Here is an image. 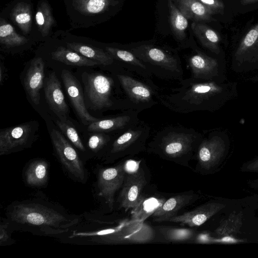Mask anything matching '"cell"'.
<instances>
[{
  "mask_svg": "<svg viewBox=\"0 0 258 258\" xmlns=\"http://www.w3.org/2000/svg\"><path fill=\"white\" fill-rule=\"evenodd\" d=\"M28 39L18 34L14 27L3 18L0 19V42L7 47H14L26 44Z\"/></svg>",
  "mask_w": 258,
  "mask_h": 258,
  "instance_id": "83f0119b",
  "label": "cell"
},
{
  "mask_svg": "<svg viewBox=\"0 0 258 258\" xmlns=\"http://www.w3.org/2000/svg\"><path fill=\"white\" fill-rule=\"evenodd\" d=\"M61 76L68 96L82 123L88 125L99 120L100 118L91 115L86 109L82 87L78 79L67 70H62Z\"/></svg>",
  "mask_w": 258,
  "mask_h": 258,
  "instance_id": "7c38bea8",
  "label": "cell"
},
{
  "mask_svg": "<svg viewBox=\"0 0 258 258\" xmlns=\"http://www.w3.org/2000/svg\"><path fill=\"white\" fill-rule=\"evenodd\" d=\"M165 201V199L164 198L143 197L138 204L132 209L131 219L140 222H144V221L152 216Z\"/></svg>",
  "mask_w": 258,
  "mask_h": 258,
  "instance_id": "d4e9b609",
  "label": "cell"
},
{
  "mask_svg": "<svg viewBox=\"0 0 258 258\" xmlns=\"http://www.w3.org/2000/svg\"><path fill=\"white\" fill-rule=\"evenodd\" d=\"M109 134L99 133L91 136L87 143L89 149L95 154L105 148H107L108 150L115 137L118 135L112 136Z\"/></svg>",
  "mask_w": 258,
  "mask_h": 258,
  "instance_id": "1f68e13d",
  "label": "cell"
},
{
  "mask_svg": "<svg viewBox=\"0 0 258 258\" xmlns=\"http://www.w3.org/2000/svg\"><path fill=\"white\" fill-rule=\"evenodd\" d=\"M168 6L171 29L176 37L179 40H182L186 36L185 31L188 24L187 19L175 5L172 0H168Z\"/></svg>",
  "mask_w": 258,
  "mask_h": 258,
  "instance_id": "4316f807",
  "label": "cell"
},
{
  "mask_svg": "<svg viewBox=\"0 0 258 258\" xmlns=\"http://www.w3.org/2000/svg\"><path fill=\"white\" fill-rule=\"evenodd\" d=\"M185 61L192 78L213 80L217 74L218 64L217 60L199 49H194L186 57Z\"/></svg>",
  "mask_w": 258,
  "mask_h": 258,
  "instance_id": "9a60e30c",
  "label": "cell"
},
{
  "mask_svg": "<svg viewBox=\"0 0 258 258\" xmlns=\"http://www.w3.org/2000/svg\"><path fill=\"white\" fill-rule=\"evenodd\" d=\"M35 20L39 31L43 36H47L52 27L54 20L49 4L41 1L38 5Z\"/></svg>",
  "mask_w": 258,
  "mask_h": 258,
  "instance_id": "f1b7e54d",
  "label": "cell"
},
{
  "mask_svg": "<svg viewBox=\"0 0 258 258\" xmlns=\"http://www.w3.org/2000/svg\"><path fill=\"white\" fill-rule=\"evenodd\" d=\"M125 172V161L114 166L100 168L98 171V196L104 199L111 210L113 207L115 194L123 183Z\"/></svg>",
  "mask_w": 258,
  "mask_h": 258,
  "instance_id": "30bf717a",
  "label": "cell"
},
{
  "mask_svg": "<svg viewBox=\"0 0 258 258\" xmlns=\"http://www.w3.org/2000/svg\"><path fill=\"white\" fill-rule=\"evenodd\" d=\"M146 184L145 172L140 166L135 171L125 172L118 199L120 207L124 208L125 212L134 208L143 198L142 192Z\"/></svg>",
  "mask_w": 258,
  "mask_h": 258,
  "instance_id": "8fae6325",
  "label": "cell"
},
{
  "mask_svg": "<svg viewBox=\"0 0 258 258\" xmlns=\"http://www.w3.org/2000/svg\"><path fill=\"white\" fill-rule=\"evenodd\" d=\"M258 2V0H241L240 2L242 5H247Z\"/></svg>",
  "mask_w": 258,
  "mask_h": 258,
  "instance_id": "d590c367",
  "label": "cell"
},
{
  "mask_svg": "<svg viewBox=\"0 0 258 258\" xmlns=\"http://www.w3.org/2000/svg\"><path fill=\"white\" fill-rule=\"evenodd\" d=\"M191 27L194 33L202 45L217 54L220 52L219 35L207 25L198 22H193Z\"/></svg>",
  "mask_w": 258,
  "mask_h": 258,
  "instance_id": "7402d4cb",
  "label": "cell"
},
{
  "mask_svg": "<svg viewBox=\"0 0 258 258\" xmlns=\"http://www.w3.org/2000/svg\"><path fill=\"white\" fill-rule=\"evenodd\" d=\"M198 198V195L192 191L170 198L152 215L153 221L160 222L164 219L175 216L181 209L192 204Z\"/></svg>",
  "mask_w": 258,
  "mask_h": 258,
  "instance_id": "ac0fdd59",
  "label": "cell"
},
{
  "mask_svg": "<svg viewBox=\"0 0 258 258\" xmlns=\"http://www.w3.org/2000/svg\"><path fill=\"white\" fill-rule=\"evenodd\" d=\"M90 237V241L104 243H144L154 237L152 228L144 222L126 219L115 227L93 232L76 233Z\"/></svg>",
  "mask_w": 258,
  "mask_h": 258,
  "instance_id": "5b68a950",
  "label": "cell"
},
{
  "mask_svg": "<svg viewBox=\"0 0 258 258\" xmlns=\"http://www.w3.org/2000/svg\"><path fill=\"white\" fill-rule=\"evenodd\" d=\"M67 47L100 65L113 67L117 64L114 58L102 49L77 42L67 43Z\"/></svg>",
  "mask_w": 258,
  "mask_h": 258,
  "instance_id": "44dd1931",
  "label": "cell"
},
{
  "mask_svg": "<svg viewBox=\"0 0 258 258\" xmlns=\"http://www.w3.org/2000/svg\"><path fill=\"white\" fill-rule=\"evenodd\" d=\"M49 167L48 162L43 159H35L30 161L24 171L26 184L32 187L45 185L48 179Z\"/></svg>",
  "mask_w": 258,
  "mask_h": 258,
  "instance_id": "ffe728a7",
  "label": "cell"
},
{
  "mask_svg": "<svg viewBox=\"0 0 258 258\" xmlns=\"http://www.w3.org/2000/svg\"><path fill=\"white\" fill-rule=\"evenodd\" d=\"M150 131L149 124L140 119L117 135L104 155V163H111L120 158L133 156L146 151V142Z\"/></svg>",
  "mask_w": 258,
  "mask_h": 258,
  "instance_id": "52a82bcc",
  "label": "cell"
},
{
  "mask_svg": "<svg viewBox=\"0 0 258 258\" xmlns=\"http://www.w3.org/2000/svg\"><path fill=\"white\" fill-rule=\"evenodd\" d=\"M13 230L56 236L68 233L79 218L38 200L16 201L8 206L6 218Z\"/></svg>",
  "mask_w": 258,
  "mask_h": 258,
  "instance_id": "6da1fadb",
  "label": "cell"
},
{
  "mask_svg": "<svg viewBox=\"0 0 258 258\" xmlns=\"http://www.w3.org/2000/svg\"><path fill=\"white\" fill-rule=\"evenodd\" d=\"M52 59L67 65L79 67H92L100 65L98 62L88 58L68 48L58 47L51 53Z\"/></svg>",
  "mask_w": 258,
  "mask_h": 258,
  "instance_id": "603a6c76",
  "label": "cell"
},
{
  "mask_svg": "<svg viewBox=\"0 0 258 258\" xmlns=\"http://www.w3.org/2000/svg\"><path fill=\"white\" fill-rule=\"evenodd\" d=\"M82 78L86 96L95 109H134L126 98L114 97L115 89L121 87L115 76L84 72Z\"/></svg>",
  "mask_w": 258,
  "mask_h": 258,
  "instance_id": "277c9868",
  "label": "cell"
},
{
  "mask_svg": "<svg viewBox=\"0 0 258 258\" xmlns=\"http://www.w3.org/2000/svg\"><path fill=\"white\" fill-rule=\"evenodd\" d=\"M177 8L187 19L198 22L216 21L214 13L199 0H174Z\"/></svg>",
  "mask_w": 258,
  "mask_h": 258,
  "instance_id": "d6986e66",
  "label": "cell"
},
{
  "mask_svg": "<svg viewBox=\"0 0 258 258\" xmlns=\"http://www.w3.org/2000/svg\"><path fill=\"white\" fill-rule=\"evenodd\" d=\"M45 85V96L51 110L61 121H66L69 108L66 102L60 83L54 72L47 78Z\"/></svg>",
  "mask_w": 258,
  "mask_h": 258,
  "instance_id": "2e32d148",
  "label": "cell"
},
{
  "mask_svg": "<svg viewBox=\"0 0 258 258\" xmlns=\"http://www.w3.org/2000/svg\"><path fill=\"white\" fill-rule=\"evenodd\" d=\"M8 221L6 219H2L0 225V245L8 246L14 243L15 241L12 238V231Z\"/></svg>",
  "mask_w": 258,
  "mask_h": 258,
  "instance_id": "836d02e7",
  "label": "cell"
},
{
  "mask_svg": "<svg viewBox=\"0 0 258 258\" xmlns=\"http://www.w3.org/2000/svg\"><path fill=\"white\" fill-rule=\"evenodd\" d=\"M258 54V23L242 38L236 52L238 56Z\"/></svg>",
  "mask_w": 258,
  "mask_h": 258,
  "instance_id": "f546056e",
  "label": "cell"
},
{
  "mask_svg": "<svg viewBox=\"0 0 258 258\" xmlns=\"http://www.w3.org/2000/svg\"><path fill=\"white\" fill-rule=\"evenodd\" d=\"M127 49L145 64L153 76L165 80L180 82L183 79L181 59L175 51L150 43L137 45Z\"/></svg>",
  "mask_w": 258,
  "mask_h": 258,
  "instance_id": "3957f363",
  "label": "cell"
},
{
  "mask_svg": "<svg viewBox=\"0 0 258 258\" xmlns=\"http://www.w3.org/2000/svg\"><path fill=\"white\" fill-rule=\"evenodd\" d=\"M44 62L41 57L33 59L30 63L24 79V88L35 105H38L40 100V90L43 86Z\"/></svg>",
  "mask_w": 258,
  "mask_h": 258,
  "instance_id": "e0dca14e",
  "label": "cell"
},
{
  "mask_svg": "<svg viewBox=\"0 0 258 258\" xmlns=\"http://www.w3.org/2000/svg\"><path fill=\"white\" fill-rule=\"evenodd\" d=\"M30 121L2 129L0 132V155H6L30 148L38 126Z\"/></svg>",
  "mask_w": 258,
  "mask_h": 258,
  "instance_id": "9c48e42d",
  "label": "cell"
},
{
  "mask_svg": "<svg viewBox=\"0 0 258 258\" xmlns=\"http://www.w3.org/2000/svg\"><path fill=\"white\" fill-rule=\"evenodd\" d=\"M56 124L61 132L78 149L83 152L86 151V148L77 131L74 127L69 123L68 120H57Z\"/></svg>",
  "mask_w": 258,
  "mask_h": 258,
  "instance_id": "d6a6232c",
  "label": "cell"
},
{
  "mask_svg": "<svg viewBox=\"0 0 258 258\" xmlns=\"http://www.w3.org/2000/svg\"><path fill=\"white\" fill-rule=\"evenodd\" d=\"M224 240H225V241H233V239H232L230 238H230H229V237H225V238L224 239Z\"/></svg>",
  "mask_w": 258,
  "mask_h": 258,
  "instance_id": "8d00e7d4",
  "label": "cell"
},
{
  "mask_svg": "<svg viewBox=\"0 0 258 258\" xmlns=\"http://www.w3.org/2000/svg\"><path fill=\"white\" fill-rule=\"evenodd\" d=\"M203 136L191 127L169 125L159 130L147 145L146 151L163 159L189 167Z\"/></svg>",
  "mask_w": 258,
  "mask_h": 258,
  "instance_id": "7a4b0ae2",
  "label": "cell"
},
{
  "mask_svg": "<svg viewBox=\"0 0 258 258\" xmlns=\"http://www.w3.org/2000/svg\"><path fill=\"white\" fill-rule=\"evenodd\" d=\"M112 0H73L74 10L81 16L93 17L105 12Z\"/></svg>",
  "mask_w": 258,
  "mask_h": 258,
  "instance_id": "cb8c5ba5",
  "label": "cell"
},
{
  "mask_svg": "<svg viewBox=\"0 0 258 258\" xmlns=\"http://www.w3.org/2000/svg\"><path fill=\"white\" fill-rule=\"evenodd\" d=\"M209 8L214 14L224 13V5L221 0H199Z\"/></svg>",
  "mask_w": 258,
  "mask_h": 258,
  "instance_id": "e575fe53",
  "label": "cell"
},
{
  "mask_svg": "<svg viewBox=\"0 0 258 258\" xmlns=\"http://www.w3.org/2000/svg\"><path fill=\"white\" fill-rule=\"evenodd\" d=\"M50 138L57 156L67 172L75 180L85 183L87 171L74 148L57 130H52Z\"/></svg>",
  "mask_w": 258,
  "mask_h": 258,
  "instance_id": "ba28073f",
  "label": "cell"
},
{
  "mask_svg": "<svg viewBox=\"0 0 258 258\" xmlns=\"http://www.w3.org/2000/svg\"><path fill=\"white\" fill-rule=\"evenodd\" d=\"M105 49L121 67L138 75L150 84L156 85L152 80V74L131 51L126 48L111 46H106Z\"/></svg>",
  "mask_w": 258,
  "mask_h": 258,
  "instance_id": "5bb4252c",
  "label": "cell"
},
{
  "mask_svg": "<svg viewBox=\"0 0 258 258\" xmlns=\"http://www.w3.org/2000/svg\"><path fill=\"white\" fill-rule=\"evenodd\" d=\"M10 16L24 34L29 33L32 24L31 8L29 4L24 2L17 3L12 10Z\"/></svg>",
  "mask_w": 258,
  "mask_h": 258,
  "instance_id": "484cf974",
  "label": "cell"
},
{
  "mask_svg": "<svg viewBox=\"0 0 258 258\" xmlns=\"http://www.w3.org/2000/svg\"><path fill=\"white\" fill-rule=\"evenodd\" d=\"M140 112L134 109L123 110L114 116L100 119L91 123L88 125L87 130L90 132L119 134L140 120L138 117Z\"/></svg>",
  "mask_w": 258,
  "mask_h": 258,
  "instance_id": "4fadbf2b",
  "label": "cell"
},
{
  "mask_svg": "<svg viewBox=\"0 0 258 258\" xmlns=\"http://www.w3.org/2000/svg\"><path fill=\"white\" fill-rule=\"evenodd\" d=\"M114 75L134 109L141 112L159 103L157 95L160 88L156 85L150 84L118 63L115 67Z\"/></svg>",
  "mask_w": 258,
  "mask_h": 258,
  "instance_id": "8992f818",
  "label": "cell"
},
{
  "mask_svg": "<svg viewBox=\"0 0 258 258\" xmlns=\"http://www.w3.org/2000/svg\"><path fill=\"white\" fill-rule=\"evenodd\" d=\"M158 230L163 238L169 242H185L194 240L195 231L188 228L161 227Z\"/></svg>",
  "mask_w": 258,
  "mask_h": 258,
  "instance_id": "4dcf8cb0",
  "label": "cell"
}]
</instances>
